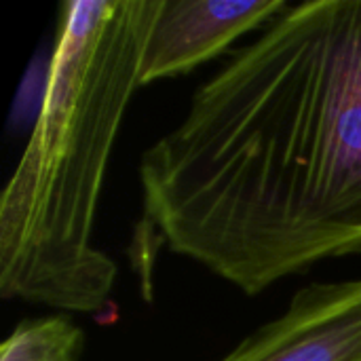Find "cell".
I'll list each match as a JSON object with an SVG mask.
<instances>
[{
	"label": "cell",
	"instance_id": "1",
	"mask_svg": "<svg viewBox=\"0 0 361 361\" xmlns=\"http://www.w3.org/2000/svg\"><path fill=\"white\" fill-rule=\"evenodd\" d=\"M144 237L247 296L361 256V0L288 4L140 161Z\"/></svg>",
	"mask_w": 361,
	"mask_h": 361
},
{
	"label": "cell",
	"instance_id": "2",
	"mask_svg": "<svg viewBox=\"0 0 361 361\" xmlns=\"http://www.w3.org/2000/svg\"><path fill=\"white\" fill-rule=\"evenodd\" d=\"M159 0L61 2L40 110L0 195V296L102 311L116 264L91 243L106 167Z\"/></svg>",
	"mask_w": 361,
	"mask_h": 361
},
{
	"label": "cell",
	"instance_id": "3",
	"mask_svg": "<svg viewBox=\"0 0 361 361\" xmlns=\"http://www.w3.org/2000/svg\"><path fill=\"white\" fill-rule=\"evenodd\" d=\"M220 361H361V279L302 288Z\"/></svg>",
	"mask_w": 361,
	"mask_h": 361
},
{
	"label": "cell",
	"instance_id": "4",
	"mask_svg": "<svg viewBox=\"0 0 361 361\" xmlns=\"http://www.w3.org/2000/svg\"><path fill=\"white\" fill-rule=\"evenodd\" d=\"M286 8L283 0H159L144 47L140 87L195 70Z\"/></svg>",
	"mask_w": 361,
	"mask_h": 361
},
{
	"label": "cell",
	"instance_id": "5",
	"mask_svg": "<svg viewBox=\"0 0 361 361\" xmlns=\"http://www.w3.org/2000/svg\"><path fill=\"white\" fill-rule=\"evenodd\" d=\"M82 330L68 315L23 319L2 343L0 361H80Z\"/></svg>",
	"mask_w": 361,
	"mask_h": 361
}]
</instances>
